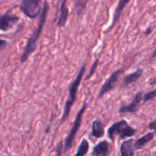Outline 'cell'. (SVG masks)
Returning a JSON list of instances; mask_svg holds the SVG:
<instances>
[{"mask_svg": "<svg viewBox=\"0 0 156 156\" xmlns=\"http://www.w3.org/2000/svg\"><path fill=\"white\" fill-rule=\"evenodd\" d=\"M88 1L89 0H76L75 6H76V12L77 15H80L81 14L83 13Z\"/></svg>", "mask_w": 156, "mask_h": 156, "instance_id": "cell-17", "label": "cell"}, {"mask_svg": "<svg viewBox=\"0 0 156 156\" xmlns=\"http://www.w3.org/2000/svg\"><path fill=\"white\" fill-rule=\"evenodd\" d=\"M85 69H86V65H85V63H84L82 66V67H81L76 79L70 85L69 90V96L66 101L65 107H64V111L63 114H62L61 123H63L64 121H66V120L68 118L69 115L71 108L73 105V104H74L75 101H76V94L78 92V88H79L81 82H82V79L85 73Z\"/></svg>", "mask_w": 156, "mask_h": 156, "instance_id": "cell-2", "label": "cell"}, {"mask_svg": "<svg viewBox=\"0 0 156 156\" xmlns=\"http://www.w3.org/2000/svg\"><path fill=\"white\" fill-rule=\"evenodd\" d=\"M136 132V130L129 126L126 120H121L112 124V126L108 129V135L110 140L114 141L116 136H119L120 140H124L125 138L133 136Z\"/></svg>", "mask_w": 156, "mask_h": 156, "instance_id": "cell-3", "label": "cell"}, {"mask_svg": "<svg viewBox=\"0 0 156 156\" xmlns=\"http://www.w3.org/2000/svg\"><path fill=\"white\" fill-rule=\"evenodd\" d=\"M149 84L150 85H156V76H155V77H153V78H152V79H151L149 81Z\"/></svg>", "mask_w": 156, "mask_h": 156, "instance_id": "cell-22", "label": "cell"}, {"mask_svg": "<svg viewBox=\"0 0 156 156\" xmlns=\"http://www.w3.org/2000/svg\"><path fill=\"white\" fill-rule=\"evenodd\" d=\"M88 149H89V143H88V140L84 139L80 143L77 152L76 153V156H82L85 155L88 153Z\"/></svg>", "mask_w": 156, "mask_h": 156, "instance_id": "cell-16", "label": "cell"}, {"mask_svg": "<svg viewBox=\"0 0 156 156\" xmlns=\"http://www.w3.org/2000/svg\"><path fill=\"white\" fill-rule=\"evenodd\" d=\"M130 0H120L119 1L118 5H117V8H116L115 12H114V18H113V21H112V24L110 27V29L112 28L116 24H117V21H119L120 19V16H121V14L123 12V9H125V7L126 6V5L129 2Z\"/></svg>", "mask_w": 156, "mask_h": 156, "instance_id": "cell-13", "label": "cell"}, {"mask_svg": "<svg viewBox=\"0 0 156 156\" xmlns=\"http://www.w3.org/2000/svg\"><path fill=\"white\" fill-rule=\"evenodd\" d=\"M155 137V133L153 132H149L148 133H146V135L143 136L141 138H140L139 140H137L134 143V147L135 149H141L142 148L144 147L147 143H149V142L152 141V140Z\"/></svg>", "mask_w": 156, "mask_h": 156, "instance_id": "cell-14", "label": "cell"}, {"mask_svg": "<svg viewBox=\"0 0 156 156\" xmlns=\"http://www.w3.org/2000/svg\"><path fill=\"white\" fill-rule=\"evenodd\" d=\"M19 9L29 18H36L41 14L43 9L42 0H21Z\"/></svg>", "mask_w": 156, "mask_h": 156, "instance_id": "cell-4", "label": "cell"}, {"mask_svg": "<svg viewBox=\"0 0 156 156\" xmlns=\"http://www.w3.org/2000/svg\"><path fill=\"white\" fill-rule=\"evenodd\" d=\"M149 128L151 129V130H153L154 132L156 133V117L153 121L151 122V123H149Z\"/></svg>", "mask_w": 156, "mask_h": 156, "instance_id": "cell-21", "label": "cell"}, {"mask_svg": "<svg viewBox=\"0 0 156 156\" xmlns=\"http://www.w3.org/2000/svg\"><path fill=\"white\" fill-rule=\"evenodd\" d=\"M109 153V143L106 141L100 142L98 145H96L93 149L92 155H107Z\"/></svg>", "mask_w": 156, "mask_h": 156, "instance_id": "cell-12", "label": "cell"}, {"mask_svg": "<svg viewBox=\"0 0 156 156\" xmlns=\"http://www.w3.org/2000/svg\"><path fill=\"white\" fill-rule=\"evenodd\" d=\"M143 73V70L142 69H139L136 71H135L134 73H131V74L128 75L126 77H124V79H123V82L121 83V87L122 88H126L129 85H130L131 84L134 83L135 82H136L137 80L140 79V77L142 76Z\"/></svg>", "mask_w": 156, "mask_h": 156, "instance_id": "cell-10", "label": "cell"}, {"mask_svg": "<svg viewBox=\"0 0 156 156\" xmlns=\"http://www.w3.org/2000/svg\"><path fill=\"white\" fill-rule=\"evenodd\" d=\"M87 108V103H84L82 107L81 108V109L79 110V111L78 112L77 115H76V119L74 120V123H73V128L70 130L69 134L68 135V136L66 137V140L65 142V148H64V151H69V149L71 148L72 145H73V142L74 141V139L76 137V133H77L78 130L80 128L81 123H82V116H83L84 113H85V109Z\"/></svg>", "mask_w": 156, "mask_h": 156, "instance_id": "cell-5", "label": "cell"}, {"mask_svg": "<svg viewBox=\"0 0 156 156\" xmlns=\"http://www.w3.org/2000/svg\"><path fill=\"white\" fill-rule=\"evenodd\" d=\"M69 8L67 5V0H62L60 5V14L57 21V26L61 28L64 27L66 24L69 18Z\"/></svg>", "mask_w": 156, "mask_h": 156, "instance_id": "cell-9", "label": "cell"}, {"mask_svg": "<svg viewBox=\"0 0 156 156\" xmlns=\"http://www.w3.org/2000/svg\"><path fill=\"white\" fill-rule=\"evenodd\" d=\"M120 153L123 156H133L135 155V147L133 140H126L120 146Z\"/></svg>", "mask_w": 156, "mask_h": 156, "instance_id": "cell-11", "label": "cell"}, {"mask_svg": "<svg viewBox=\"0 0 156 156\" xmlns=\"http://www.w3.org/2000/svg\"><path fill=\"white\" fill-rule=\"evenodd\" d=\"M7 46H8V42L5 41V40L0 39V52H1L2 50H4V49H5Z\"/></svg>", "mask_w": 156, "mask_h": 156, "instance_id": "cell-20", "label": "cell"}, {"mask_svg": "<svg viewBox=\"0 0 156 156\" xmlns=\"http://www.w3.org/2000/svg\"><path fill=\"white\" fill-rule=\"evenodd\" d=\"M124 73V69L121 68L119 69L117 71L114 72L111 76H109L108 79L106 80V82H105L103 85H102L100 91L98 93V98H101L103 97L105 94H107L109 91H112L114 88L115 85H117V83L118 82L119 79L121 76V75Z\"/></svg>", "mask_w": 156, "mask_h": 156, "instance_id": "cell-6", "label": "cell"}, {"mask_svg": "<svg viewBox=\"0 0 156 156\" xmlns=\"http://www.w3.org/2000/svg\"><path fill=\"white\" fill-rule=\"evenodd\" d=\"M105 134V129L102 123L99 120H96L92 123V133L91 135L95 138H101Z\"/></svg>", "mask_w": 156, "mask_h": 156, "instance_id": "cell-15", "label": "cell"}, {"mask_svg": "<svg viewBox=\"0 0 156 156\" xmlns=\"http://www.w3.org/2000/svg\"><path fill=\"white\" fill-rule=\"evenodd\" d=\"M19 18L17 15L10 14L9 12L0 16V30L7 31L18 22Z\"/></svg>", "mask_w": 156, "mask_h": 156, "instance_id": "cell-8", "label": "cell"}, {"mask_svg": "<svg viewBox=\"0 0 156 156\" xmlns=\"http://www.w3.org/2000/svg\"><path fill=\"white\" fill-rule=\"evenodd\" d=\"M143 100V93L142 91L136 93V94L134 97L133 100L132 101L130 104L125 106L120 107L119 109V113L120 114H126V113H129V114H135L140 109V107L141 105V102Z\"/></svg>", "mask_w": 156, "mask_h": 156, "instance_id": "cell-7", "label": "cell"}, {"mask_svg": "<svg viewBox=\"0 0 156 156\" xmlns=\"http://www.w3.org/2000/svg\"><path fill=\"white\" fill-rule=\"evenodd\" d=\"M151 32H152V28H151V27H149V28L147 29V30H146V34H149L151 33Z\"/></svg>", "mask_w": 156, "mask_h": 156, "instance_id": "cell-23", "label": "cell"}, {"mask_svg": "<svg viewBox=\"0 0 156 156\" xmlns=\"http://www.w3.org/2000/svg\"><path fill=\"white\" fill-rule=\"evenodd\" d=\"M49 9H50V6H49L48 2L46 0H44V2L43 4L42 12H41L39 21H38L37 25L34 31L32 32L31 34L29 37L27 44L25 45V47H24L22 54L21 56V58H20V61H21V63L26 62L29 58V56L34 52L35 49L37 47V41L39 40L40 37H41V32H42L44 26L46 23Z\"/></svg>", "mask_w": 156, "mask_h": 156, "instance_id": "cell-1", "label": "cell"}, {"mask_svg": "<svg viewBox=\"0 0 156 156\" xmlns=\"http://www.w3.org/2000/svg\"><path fill=\"white\" fill-rule=\"evenodd\" d=\"M98 62H99V59H96V60L94 61V62L92 64V66H91V69H90L89 73H88V75L87 76L86 79H90V78H91V76H92L94 74L95 71H97V68H98Z\"/></svg>", "mask_w": 156, "mask_h": 156, "instance_id": "cell-19", "label": "cell"}, {"mask_svg": "<svg viewBox=\"0 0 156 156\" xmlns=\"http://www.w3.org/2000/svg\"><path fill=\"white\" fill-rule=\"evenodd\" d=\"M156 98V89L153 90L152 91H149V92L146 93L143 96V102L146 103V102L149 101H152L153 99H155Z\"/></svg>", "mask_w": 156, "mask_h": 156, "instance_id": "cell-18", "label": "cell"}]
</instances>
